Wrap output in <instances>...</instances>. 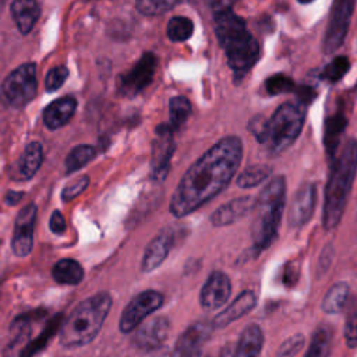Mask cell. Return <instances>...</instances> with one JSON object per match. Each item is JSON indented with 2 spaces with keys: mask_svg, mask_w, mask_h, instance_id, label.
Here are the masks:
<instances>
[{
  "mask_svg": "<svg viewBox=\"0 0 357 357\" xmlns=\"http://www.w3.org/2000/svg\"><path fill=\"white\" fill-rule=\"evenodd\" d=\"M243 158V142L238 137H225L198 158L178 181L170 212L176 218L192 213L223 191Z\"/></svg>",
  "mask_w": 357,
  "mask_h": 357,
  "instance_id": "obj_1",
  "label": "cell"
},
{
  "mask_svg": "<svg viewBox=\"0 0 357 357\" xmlns=\"http://www.w3.org/2000/svg\"><path fill=\"white\" fill-rule=\"evenodd\" d=\"M356 172L357 141L351 138L347 139L343 149L333 159L331 166L322 212V223L326 230H331L339 225L353 187Z\"/></svg>",
  "mask_w": 357,
  "mask_h": 357,
  "instance_id": "obj_2",
  "label": "cell"
},
{
  "mask_svg": "<svg viewBox=\"0 0 357 357\" xmlns=\"http://www.w3.org/2000/svg\"><path fill=\"white\" fill-rule=\"evenodd\" d=\"M215 33L234 74H245L259 59V45L233 10L213 14Z\"/></svg>",
  "mask_w": 357,
  "mask_h": 357,
  "instance_id": "obj_3",
  "label": "cell"
},
{
  "mask_svg": "<svg viewBox=\"0 0 357 357\" xmlns=\"http://www.w3.org/2000/svg\"><path fill=\"white\" fill-rule=\"evenodd\" d=\"M305 119V105L300 102H286L280 105L269 120L254 119L250 131L255 139L265 145L271 153L286 151L300 135Z\"/></svg>",
  "mask_w": 357,
  "mask_h": 357,
  "instance_id": "obj_4",
  "label": "cell"
},
{
  "mask_svg": "<svg viewBox=\"0 0 357 357\" xmlns=\"http://www.w3.org/2000/svg\"><path fill=\"white\" fill-rule=\"evenodd\" d=\"M112 297L107 291L96 293L81 301L63 321L59 331L60 343L64 347H81L91 343L110 311Z\"/></svg>",
  "mask_w": 357,
  "mask_h": 357,
  "instance_id": "obj_5",
  "label": "cell"
},
{
  "mask_svg": "<svg viewBox=\"0 0 357 357\" xmlns=\"http://www.w3.org/2000/svg\"><path fill=\"white\" fill-rule=\"evenodd\" d=\"M286 202V180L273 177L259 192L255 204V215L251 223L252 245L258 251L268 248L278 236V229Z\"/></svg>",
  "mask_w": 357,
  "mask_h": 357,
  "instance_id": "obj_6",
  "label": "cell"
},
{
  "mask_svg": "<svg viewBox=\"0 0 357 357\" xmlns=\"http://www.w3.org/2000/svg\"><path fill=\"white\" fill-rule=\"evenodd\" d=\"M36 91V66L33 63H25L13 70L1 85L6 100L15 109L26 106L35 98Z\"/></svg>",
  "mask_w": 357,
  "mask_h": 357,
  "instance_id": "obj_7",
  "label": "cell"
},
{
  "mask_svg": "<svg viewBox=\"0 0 357 357\" xmlns=\"http://www.w3.org/2000/svg\"><path fill=\"white\" fill-rule=\"evenodd\" d=\"M165 297L156 290H145L138 293L126 305L120 315L119 329L123 333H130L139 328L146 317L158 311L163 305Z\"/></svg>",
  "mask_w": 357,
  "mask_h": 357,
  "instance_id": "obj_8",
  "label": "cell"
},
{
  "mask_svg": "<svg viewBox=\"0 0 357 357\" xmlns=\"http://www.w3.org/2000/svg\"><path fill=\"white\" fill-rule=\"evenodd\" d=\"M354 4L356 0H333L322 45L325 53H333L343 45L350 26Z\"/></svg>",
  "mask_w": 357,
  "mask_h": 357,
  "instance_id": "obj_9",
  "label": "cell"
},
{
  "mask_svg": "<svg viewBox=\"0 0 357 357\" xmlns=\"http://www.w3.org/2000/svg\"><path fill=\"white\" fill-rule=\"evenodd\" d=\"M156 70V57L153 53L148 52L141 56L135 66L120 75L119 78V91L124 96H135L144 91L153 79Z\"/></svg>",
  "mask_w": 357,
  "mask_h": 357,
  "instance_id": "obj_10",
  "label": "cell"
},
{
  "mask_svg": "<svg viewBox=\"0 0 357 357\" xmlns=\"http://www.w3.org/2000/svg\"><path fill=\"white\" fill-rule=\"evenodd\" d=\"M174 128L169 123H162L156 127L155 132L158 139L153 142L152 151V173L151 177L155 181H163L169 173L170 159L174 152V141H173Z\"/></svg>",
  "mask_w": 357,
  "mask_h": 357,
  "instance_id": "obj_11",
  "label": "cell"
},
{
  "mask_svg": "<svg viewBox=\"0 0 357 357\" xmlns=\"http://www.w3.org/2000/svg\"><path fill=\"white\" fill-rule=\"evenodd\" d=\"M36 212V205L31 202L25 208H22L15 218L11 248L17 257H26L32 251Z\"/></svg>",
  "mask_w": 357,
  "mask_h": 357,
  "instance_id": "obj_12",
  "label": "cell"
},
{
  "mask_svg": "<svg viewBox=\"0 0 357 357\" xmlns=\"http://www.w3.org/2000/svg\"><path fill=\"white\" fill-rule=\"evenodd\" d=\"M230 293L231 282L229 276L222 271H213L201 289L199 303L206 310H215L229 300Z\"/></svg>",
  "mask_w": 357,
  "mask_h": 357,
  "instance_id": "obj_13",
  "label": "cell"
},
{
  "mask_svg": "<svg viewBox=\"0 0 357 357\" xmlns=\"http://www.w3.org/2000/svg\"><path fill=\"white\" fill-rule=\"evenodd\" d=\"M212 329V322L206 321H199L188 326L177 339L173 349V357H197Z\"/></svg>",
  "mask_w": 357,
  "mask_h": 357,
  "instance_id": "obj_14",
  "label": "cell"
},
{
  "mask_svg": "<svg viewBox=\"0 0 357 357\" xmlns=\"http://www.w3.org/2000/svg\"><path fill=\"white\" fill-rule=\"evenodd\" d=\"M317 202V190L311 183L303 184L294 194L290 211H289V223L291 227L304 226L312 216Z\"/></svg>",
  "mask_w": 357,
  "mask_h": 357,
  "instance_id": "obj_15",
  "label": "cell"
},
{
  "mask_svg": "<svg viewBox=\"0 0 357 357\" xmlns=\"http://www.w3.org/2000/svg\"><path fill=\"white\" fill-rule=\"evenodd\" d=\"M170 324L165 317H155L137 328L132 337L134 344L141 350H155L163 344L169 335Z\"/></svg>",
  "mask_w": 357,
  "mask_h": 357,
  "instance_id": "obj_16",
  "label": "cell"
},
{
  "mask_svg": "<svg viewBox=\"0 0 357 357\" xmlns=\"http://www.w3.org/2000/svg\"><path fill=\"white\" fill-rule=\"evenodd\" d=\"M257 198L252 197H240L236 199H231L222 206H219L211 216V222L213 226L220 227V226H227L243 216H245L248 212H251L255 208Z\"/></svg>",
  "mask_w": 357,
  "mask_h": 357,
  "instance_id": "obj_17",
  "label": "cell"
},
{
  "mask_svg": "<svg viewBox=\"0 0 357 357\" xmlns=\"http://www.w3.org/2000/svg\"><path fill=\"white\" fill-rule=\"evenodd\" d=\"M257 304V297L255 293L251 290H244L241 291L234 301H231L222 312H219L213 321L212 325L213 328H225L230 325L233 321L240 319L245 314H248Z\"/></svg>",
  "mask_w": 357,
  "mask_h": 357,
  "instance_id": "obj_18",
  "label": "cell"
},
{
  "mask_svg": "<svg viewBox=\"0 0 357 357\" xmlns=\"http://www.w3.org/2000/svg\"><path fill=\"white\" fill-rule=\"evenodd\" d=\"M173 245V234L170 230H165L158 234L151 243L146 245L141 262V268L144 272H152L159 268L166 259L170 248Z\"/></svg>",
  "mask_w": 357,
  "mask_h": 357,
  "instance_id": "obj_19",
  "label": "cell"
},
{
  "mask_svg": "<svg viewBox=\"0 0 357 357\" xmlns=\"http://www.w3.org/2000/svg\"><path fill=\"white\" fill-rule=\"evenodd\" d=\"M75 109L77 100L73 96L59 98L43 110V123L49 130H57L70 121Z\"/></svg>",
  "mask_w": 357,
  "mask_h": 357,
  "instance_id": "obj_20",
  "label": "cell"
},
{
  "mask_svg": "<svg viewBox=\"0 0 357 357\" xmlns=\"http://www.w3.org/2000/svg\"><path fill=\"white\" fill-rule=\"evenodd\" d=\"M11 14L21 33H29L40 15V7L36 0H14L11 3Z\"/></svg>",
  "mask_w": 357,
  "mask_h": 357,
  "instance_id": "obj_21",
  "label": "cell"
},
{
  "mask_svg": "<svg viewBox=\"0 0 357 357\" xmlns=\"http://www.w3.org/2000/svg\"><path fill=\"white\" fill-rule=\"evenodd\" d=\"M264 332L257 324L247 325L238 340L231 357H258L264 346Z\"/></svg>",
  "mask_w": 357,
  "mask_h": 357,
  "instance_id": "obj_22",
  "label": "cell"
},
{
  "mask_svg": "<svg viewBox=\"0 0 357 357\" xmlns=\"http://www.w3.org/2000/svg\"><path fill=\"white\" fill-rule=\"evenodd\" d=\"M43 160V149L42 145L36 141L29 142L18 163H17V173H18V178L21 180H29L31 177L35 176V173L39 170L40 165Z\"/></svg>",
  "mask_w": 357,
  "mask_h": 357,
  "instance_id": "obj_23",
  "label": "cell"
},
{
  "mask_svg": "<svg viewBox=\"0 0 357 357\" xmlns=\"http://www.w3.org/2000/svg\"><path fill=\"white\" fill-rule=\"evenodd\" d=\"M347 126V119L342 112H336L331 114L325 121V131H324V144L326 148L328 155L335 159V153L337 151L340 137Z\"/></svg>",
  "mask_w": 357,
  "mask_h": 357,
  "instance_id": "obj_24",
  "label": "cell"
},
{
  "mask_svg": "<svg viewBox=\"0 0 357 357\" xmlns=\"http://www.w3.org/2000/svg\"><path fill=\"white\" fill-rule=\"evenodd\" d=\"M53 279L60 284H78L84 279V269L75 259L64 258L54 264L52 269Z\"/></svg>",
  "mask_w": 357,
  "mask_h": 357,
  "instance_id": "obj_25",
  "label": "cell"
},
{
  "mask_svg": "<svg viewBox=\"0 0 357 357\" xmlns=\"http://www.w3.org/2000/svg\"><path fill=\"white\" fill-rule=\"evenodd\" d=\"M350 293V287L346 282H337L329 287L324 300H322V310L326 314H339L347 303Z\"/></svg>",
  "mask_w": 357,
  "mask_h": 357,
  "instance_id": "obj_26",
  "label": "cell"
},
{
  "mask_svg": "<svg viewBox=\"0 0 357 357\" xmlns=\"http://www.w3.org/2000/svg\"><path fill=\"white\" fill-rule=\"evenodd\" d=\"M61 324H63V322H61V317L53 318V319L46 325V328L39 333V336L35 337L33 340H31V342L25 346V349L22 350V353L20 354V357H33L35 354H38L39 351H42V350L47 346V343L50 342V339L54 336V333H56L57 331H60Z\"/></svg>",
  "mask_w": 357,
  "mask_h": 357,
  "instance_id": "obj_27",
  "label": "cell"
},
{
  "mask_svg": "<svg viewBox=\"0 0 357 357\" xmlns=\"http://www.w3.org/2000/svg\"><path fill=\"white\" fill-rule=\"evenodd\" d=\"M331 344H332V331L331 328L322 325L315 329L304 357H328L331 351Z\"/></svg>",
  "mask_w": 357,
  "mask_h": 357,
  "instance_id": "obj_28",
  "label": "cell"
},
{
  "mask_svg": "<svg viewBox=\"0 0 357 357\" xmlns=\"http://www.w3.org/2000/svg\"><path fill=\"white\" fill-rule=\"evenodd\" d=\"M271 172L272 169L268 165H252L245 167L243 173L238 174L236 183L241 188H252L264 183L269 177Z\"/></svg>",
  "mask_w": 357,
  "mask_h": 357,
  "instance_id": "obj_29",
  "label": "cell"
},
{
  "mask_svg": "<svg viewBox=\"0 0 357 357\" xmlns=\"http://www.w3.org/2000/svg\"><path fill=\"white\" fill-rule=\"evenodd\" d=\"M95 148L91 145H77L74 146L66 158V173H74L82 169L88 162L95 158Z\"/></svg>",
  "mask_w": 357,
  "mask_h": 357,
  "instance_id": "obj_30",
  "label": "cell"
},
{
  "mask_svg": "<svg viewBox=\"0 0 357 357\" xmlns=\"http://www.w3.org/2000/svg\"><path fill=\"white\" fill-rule=\"evenodd\" d=\"M191 113V103L185 96H173L169 102V124L177 130L188 119Z\"/></svg>",
  "mask_w": 357,
  "mask_h": 357,
  "instance_id": "obj_31",
  "label": "cell"
},
{
  "mask_svg": "<svg viewBox=\"0 0 357 357\" xmlns=\"http://www.w3.org/2000/svg\"><path fill=\"white\" fill-rule=\"evenodd\" d=\"M194 31L192 21L187 17H172L167 22L166 33L172 42H184L187 40Z\"/></svg>",
  "mask_w": 357,
  "mask_h": 357,
  "instance_id": "obj_32",
  "label": "cell"
},
{
  "mask_svg": "<svg viewBox=\"0 0 357 357\" xmlns=\"http://www.w3.org/2000/svg\"><path fill=\"white\" fill-rule=\"evenodd\" d=\"M183 0H135L137 10L144 15H160Z\"/></svg>",
  "mask_w": 357,
  "mask_h": 357,
  "instance_id": "obj_33",
  "label": "cell"
},
{
  "mask_svg": "<svg viewBox=\"0 0 357 357\" xmlns=\"http://www.w3.org/2000/svg\"><path fill=\"white\" fill-rule=\"evenodd\" d=\"M349 68H350L349 59L346 56H337L324 68L322 78H325L329 82H336L344 77Z\"/></svg>",
  "mask_w": 357,
  "mask_h": 357,
  "instance_id": "obj_34",
  "label": "cell"
},
{
  "mask_svg": "<svg viewBox=\"0 0 357 357\" xmlns=\"http://www.w3.org/2000/svg\"><path fill=\"white\" fill-rule=\"evenodd\" d=\"M265 88L269 95L287 93L296 89L293 79L284 74H275L265 81Z\"/></svg>",
  "mask_w": 357,
  "mask_h": 357,
  "instance_id": "obj_35",
  "label": "cell"
},
{
  "mask_svg": "<svg viewBox=\"0 0 357 357\" xmlns=\"http://www.w3.org/2000/svg\"><path fill=\"white\" fill-rule=\"evenodd\" d=\"M68 77V68L66 66H56L53 68L49 70V73L46 74V79H45V86L47 92H54L59 88H61V85L64 84V81Z\"/></svg>",
  "mask_w": 357,
  "mask_h": 357,
  "instance_id": "obj_36",
  "label": "cell"
},
{
  "mask_svg": "<svg viewBox=\"0 0 357 357\" xmlns=\"http://www.w3.org/2000/svg\"><path fill=\"white\" fill-rule=\"evenodd\" d=\"M303 346H304V336L301 333H296L280 344L278 350V357H293L303 349Z\"/></svg>",
  "mask_w": 357,
  "mask_h": 357,
  "instance_id": "obj_37",
  "label": "cell"
},
{
  "mask_svg": "<svg viewBox=\"0 0 357 357\" xmlns=\"http://www.w3.org/2000/svg\"><path fill=\"white\" fill-rule=\"evenodd\" d=\"M89 184V177L88 176H82L79 177L77 181H74L71 185L66 187L63 191H61V199L63 201H71L74 199L75 197H78Z\"/></svg>",
  "mask_w": 357,
  "mask_h": 357,
  "instance_id": "obj_38",
  "label": "cell"
},
{
  "mask_svg": "<svg viewBox=\"0 0 357 357\" xmlns=\"http://www.w3.org/2000/svg\"><path fill=\"white\" fill-rule=\"evenodd\" d=\"M344 337L349 347H357V312H354L346 322Z\"/></svg>",
  "mask_w": 357,
  "mask_h": 357,
  "instance_id": "obj_39",
  "label": "cell"
},
{
  "mask_svg": "<svg viewBox=\"0 0 357 357\" xmlns=\"http://www.w3.org/2000/svg\"><path fill=\"white\" fill-rule=\"evenodd\" d=\"M49 227L54 234H63L66 231V220L60 211H54L49 220Z\"/></svg>",
  "mask_w": 357,
  "mask_h": 357,
  "instance_id": "obj_40",
  "label": "cell"
},
{
  "mask_svg": "<svg viewBox=\"0 0 357 357\" xmlns=\"http://www.w3.org/2000/svg\"><path fill=\"white\" fill-rule=\"evenodd\" d=\"M297 98H298V102L303 103V105H308L314 100L315 98V91L310 86H300L297 88Z\"/></svg>",
  "mask_w": 357,
  "mask_h": 357,
  "instance_id": "obj_41",
  "label": "cell"
},
{
  "mask_svg": "<svg viewBox=\"0 0 357 357\" xmlns=\"http://www.w3.org/2000/svg\"><path fill=\"white\" fill-rule=\"evenodd\" d=\"M213 14L222 13L225 10H231V4L234 3V0H208Z\"/></svg>",
  "mask_w": 357,
  "mask_h": 357,
  "instance_id": "obj_42",
  "label": "cell"
},
{
  "mask_svg": "<svg viewBox=\"0 0 357 357\" xmlns=\"http://www.w3.org/2000/svg\"><path fill=\"white\" fill-rule=\"evenodd\" d=\"M22 197H24V192H21V191H7V194L4 197V202L7 205H17Z\"/></svg>",
  "mask_w": 357,
  "mask_h": 357,
  "instance_id": "obj_43",
  "label": "cell"
},
{
  "mask_svg": "<svg viewBox=\"0 0 357 357\" xmlns=\"http://www.w3.org/2000/svg\"><path fill=\"white\" fill-rule=\"evenodd\" d=\"M226 349L223 350H219V351H216V353H212V351H209V353H204V354H198L197 357H226Z\"/></svg>",
  "mask_w": 357,
  "mask_h": 357,
  "instance_id": "obj_44",
  "label": "cell"
},
{
  "mask_svg": "<svg viewBox=\"0 0 357 357\" xmlns=\"http://www.w3.org/2000/svg\"><path fill=\"white\" fill-rule=\"evenodd\" d=\"M298 3H303V4H308V3H311V1H314V0H297Z\"/></svg>",
  "mask_w": 357,
  "mask_h": 357,
  "instance_id": "obj_45",
  "label": "cell"
}]
</instances>
